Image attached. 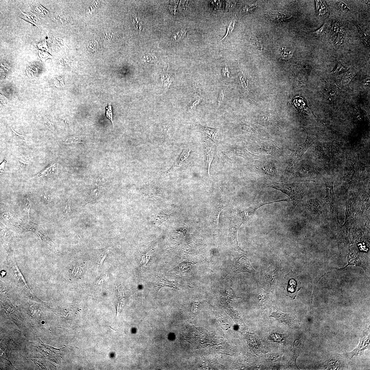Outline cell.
<instances>
[{
    "label": "cell",
    "mask_w": 370,
    "mask_h": 370,
    "mask_svg": "<svg viewBox=\"0 0 370 370\" xmlns=\"http://www.w3.org/2000/svg\"><path fill=\"white\" fill-rule=\"evenodd\" d=\"M264 183L266 187L276 189L289 196L293 202V208L301 201L304 196L303 186L300 184H285L267 179H265Z\"/></svg>",
    "instance_id": "cell-1"
},
{
    "label": "cell",
    "mask_w": 370,
    "mask_h": 370,
    "mask_svg": "<svg viewBox=\"0 0 370 370\" xmlns=\"http://www.w3.org/2000/svg\"><path fill=\"white\" fill-rule=\"evenodd\" d=\"M286 291L287 296L294 299L301 288V281L295 274L291 271L286 277Z\"/></svg>",
    "instance_id": "cell-2"
},
{
    "label": "cell",
    "mask_w": 370,
    "mask_h": 370,
    "mask_svg": "<svg viewBox=\"0 0 370 370\" xmlns=\"http://www.w3.org/2000/svg\"><path fill=\"white\" fill-rule=\"evenodd\" d=\"M244 254H239L234 258L232 267L234 272L255 273V271L250 264L248 259Z\"/></svg>",
    "instance_id": "cell-3"
},
{
    "label": "cell",
    "mask_w": 370,
    "mask_h": 370,
    "mask_svg": "<svg viewBox=\"0 0 370 370\" xmlns=\"http://www.w3.org/2000/svg\"><path fill=\"white\" fill-rule=\"evenodd\" d=\"M289 200V198L284 199L281 200L277 201L270 203H261L250 207L249 208L240 209L237 211L239 216L242 217L244 220L247 219L248 217H250L254 213L255 211L259 208L260 207L264 205L271 203L279 202L281 201H288Z\"/></svg>",
    "instance_id": "cell-4"
},
{
    "label": "cell",
    "mask_w": 370,
    "mask_h": 370,
    "mask_svg": "<svg viewBox=\"0 0 370 370\" xmlns=\"http://www.w3.org/2000/svg\"><path fill=\"white\" fill-rule=\"evenodd\" d=\"M325 185L327 187L326 198L330 204L331 211L333 213L338 214V203L334 192L333 183L327 182Z\"/></svg>",
    "instance_id": "cell-5"
},
{
    "label": "cell",
    "mask_w": 370,
    "mask_h": 370,
    "mask_svg": "<svg viewBox=\"0 0 370 370\" xmlns=\"http://www.w3.org/2000/svg\"><path fill=\"white\" fill-rule=\"evenodd\" d=\"M153 286L154 289L157 294L159 293L160 289L164 287L177 289V284L175 282L170 280L163 276L158 277Z\"/></svg>",
    "instance_id": "cell-6"
},
{
    "label": "cell",
    "mask_w": 370,
    "mask_h": 370,
    "mask_svg": "<svg viewBox=\"0 0 370 370\" xmlns=\"http://www.w3.org/2000/svg\"><path fill=\"white\" fill-rule=\"evenodd\" d=\"M229 154L232 155L241 156L244 158L250 159H256L260 157L250 153L244 147L235 146L228 149Z\"/></svg>",
    "instance_id": "cell-7"
},
{
    "label": "cell",
    "mask_w": 370,
    "mask_h": 370,
    "mask_svg": "<svg viewBox=\"0 0 370 370\" xmlns=\"http://www.w3.org/2000/svg\"><path fill=\"white\" fill-rule=\"evenodd\" d=\"M257 147L271 156H276L280 153V149L273 143L260 142L257 144Z\"/></svg>",
    "instance_id": "cell-8"
},
{
    "label": "cell",
    "mask_w": 370,
    "mask_h": 370,
    "mask_svg": "<svg viewBox=\"0 0 370 370\" xmlns=\"http://www.w3.org/2000/svg\"><path fill=\"white\" fill-rule=\"evenodd\" d=\"M258 171L264 174L271 176H275L277 173V170L275 165L272 163L268 162H259L256 165Z\"/></svg>",
    "instance_id": "cell-9"
},
{
    "label": "cell",
    "mask_w": 370,
    "mask_h": 370,
    "mask_svg": "<svg viewBox=\"0 0 370 370\" xmlns=\"http://www.w3.org/2000/svg\"><path fill=\"white\" fill-rule=\"evenodd\" d=\"M270 317L275 318L278 321L281 323H285L288 325L292 324L295 319L294 315L283 313L277 310V311L272 313Z\"/></svg>",
    "instance_id": "cell-10"
},
{
    "label": "cell",
    "mask_w": 370,
    "mask_h": 370,
    "mask_svg": "<svg viewBox=\"0 0 370 370\" xmlns=\"http://www.w3.org/2000/svg\"><path fill=\"white\" fill-rule=\"evenodd\" d=\"M267 17L270 20L280 21L290 18L292 16L291 12L285 11H272L269 13Z\"/></svg>",
    "instance_id": "cell-11"
},
{
    "label": "cell",
    "mask_w": 370,
    "mask_h": 370,
    "mask_svg": "<svg viewBox=\"0 0 370 370\" xmlns=\"http://www.w3.org/2000/svg\"><path fill=\"white\" fill-rule=\"evenodd\" d=\"M237 228V227H235L233 228L230 230V239L231 244L232 247L234 248V250H236L237 252L242 254H245L246 253V252L242 250L238 245Z\"/></svg>",
    "instance_id": "cell-12"
},
{
    "label": "cell",
    "mask_w": 370,
    "mask_h": 370,
    "mask_svg": "<svg viewBox=\"0 0 370 370\" xmlns=\"http://www.w3.org/2000/svg\"><path fill=\"white\" fill-rule=\"evenodd\" d=\"M191 151V149L190 148H186L183 149L182 153L180 155V156L178 157L177 159L176 160L175 163L173 164L172 167L170 168L167 172H170L172 171L178 169L179 168L182 164V163L185 161V160L187 158L189 155L190 152Z\"/></svg>",
    "instance_id": "cell-13"
},
{
    "label": "cell",
    "mask_w": 370,
    "mask_h": 370,
    "mask_svg": "<svg viewBox=\"0 0 370 370\" xmlns=\"http://www.w3.org/2000/svg\"><path fill=\"white\" fill-rule=\"evenodd\" d=\"M197 127L199 131L209 138L212 139H215L217 133V130L215 129L205 127L201 125H199Z\"/></svg>",
    "instance_id": "cell-14"
},
{
    "label": "cell",
    "mask_w": 370,
    "mask_h": 370,
    "mask_svg": "<svg viewBox=\"0 0 370 370\" xmlns=\"http://www.w3.org/2000/svg\"><path fill=\"white\" fill-rule=\"evenodd\" d=\"M101 186H97L94 188H93L90 193L89 196V202L94 201L96 199H98L103 195L104 192V190L102 188Z\"/></svg>",
    "instance_id": "cell-15"
},
{
    "label": "cell",
    "mask_w": 370,
    "mask_h": 370,
    "mask_svg": "<svg viewBox=\"0 0 370 370\" xmlns=\"http://www.w3.org/2000/svg\"><path fill=\"white\" fill-rule=\"evenodd\" d=\"M111 180V178L107 173L105 172H102L97 178V182L98 185L104 187H106L107 185H108V183Z\"/></svg>",
    "instance_id": "cell-16"
},
{
    "label": "cell",
    "mask_w": 370,
    "mask_h": 370,
    "mask_svg": "<svg viewBox=\"0 0 370 370\" xmlns=\"http://www.w3.org/2000/svg\"><path fill=\"white\" fill-rule=\"evenodd\" d=\"M161 82L162 86L165 90L169 89L173 81V77L166 73H164L161 75Z\"/></svg>",
    "instance_id": "cell-17"
},
{
    "label": "cell",
    "mask_w": 370,
    "mask_h": 370,
    "mask_svg": "<svg viewBox=\"0 0 370 370\" xmlns=\"http://www.w3.org/2000/svg\"><path fill=\"white\" fill-rule=\"evenodd\" d=\"M296 106L299 109L304 110L307 107V102L303 97L297 96L294 100Z\"/></svg>",
    "instance_id": "cell-18"
},
{
    "label": "cell",
    "mask_w": 370,
    "mask_h": 370,
    "mask_svg": "<svg viewBox=\"0 0 370 370\" xmlns=\"http://www.w3.org/2000/svg\"><path fill=\"white\" fill-rule=\"evenodd\" d=\"M82 139L79 136H72L64 139L63 143L66 145L83 143Z\"/></svg>",
    "instance_id": "cell-19"
},
{
    "label": "cell",
    "mask_w": 370,
    "mask_h": 370,
    "mask_svg": "<svg viewBox=\"0 0 370 370\" xmlns=\"http://www.w3.org/2000/svg\"><path fill=\"white\" fill-rule=\"evenodd\" d=\"M186 33L187 31L185 29H183L178 31L172 35L171 39L174 42L181 41L185 37Z\"/></svg>",
    "instance_id": "cell-20"
},
{
    "label": "cell",
    "mask_w": 370,
    "mask_h": 370,
    "mask_svg": "<svg viewBox=\"0 0 370 370\" xmlns=\"http://www.w3.org/2000/svg\"><path fill=\"white\" fill-rule=\"evenodd\" d=\"M208 146L206 150L208 162V170L209 174V168H210L211 162L213 159L215 150H214V146H213L211 145L210 146L208 145Z\"/></svg>",
    "instance_id": "cell-21"
},
{
    "label": "cell",
    "mask_w": 370,
    "mask_h": 370,
    "mask_svg": "<svg viewBox=\"0 0 370 370\" xmlns=\"http://www.w3.org/2000/svg\"><path fill=\"white\" fill-rule=\"evenodd\" d=\"M132 19V24L134 28L136 31H140L142 28V24L140 18L135 14H133Z\"/></svg>",
    "instance_id": "cell-22"
},
{
    "label": "cell",
    "mask_w": 370,
    "mask_h": 370,
    "mask_svg": "<svg viewBox=\"0 0 370 370\" xmlns=\"http://www.w3.org/2000/svg\"><path fill=\"white\" fill-rule=\"evenodd\" d=\"M348 71V68L343 65L341 62L339 61L336 68L332 72V74H338L344 73Z\"/></svg>",
    "instance_id": "cell-23"
},
{
    "label": "cell",
    "mask_w": 370,
    "mask_h": 370,
    "mask_svg": "<svg viewBox=\"0 0 370 370\" xmlns=\"http://www.w3.org/2000/svg\"><path fill=\"white\" fill-rule=\"evenodd\" d=\"M280 51L282 57L286 59L291 58L293 55V51L286 47L282 48Z\"/></svg>",
    "instance_id": "cell-24"
},
{
    "label": "cell",
    "mask_w": 370,
    "mask_h": 370,
    "mask_svg": "<svg viewBox=\"0 0 370 370\" xmlns=\"http://www.w3.org/2000/svg\"><path fill=\"white\" fill-rule=\"evenodd\" d=\"M235 24V20L233 18L231 20V22L230 23L228 27L227 28V30L226 35L224 37L222 38L221 41H224L228 37V36L231 34L234 29Z\"/></svg>",
    "instance_id": "cell-25"
},
{
    "label": "cell",
    "mask_w": 370,
    "mask_h": 370,
    "mask_svg": "<svg viewBox=\"0 0 370 370\" xmlns=\"http://www.w3.org/2000/svg\"><path fill=\"white\" fill-rule=\"evenodd\" d=\"M316 10L320 15H323L326 14V13L327 12V9L324 5H323L322 2L319 1H316Z\"/></svg>",
    "instance_id": "cell-26"
},
{
    "label": "cell",
    "mask_w": 370,
    "mask_h": 370,
    "mask_svg": "<svg viewBox=\"0 0 370 370\" xmlns=\"http://www.w3.org/2000/svg\"><path fill=\"white\" fill-rule=\"evenodd\" d=\"M191 267L189 263H183L181 264L177 267L175 268V271L177 272L178 273H183L184 272L187 271Z\"/></svg>",
    "instance_id": "cell-27"
},
{
    "label": "cell",
    "mask_w": 370,
    "mask_h": 370,
    "mask_svg": "<svg viewBox=\"0 0 370 370\" xmlns=\"http://www.w3.org/2000/svg\"><path fill=\"white\" fill-rule=\"evenodd\" d=\"M332 30L334 33L337 36L339 35H343L344 30L341 25L339 23H335L333 25Z\"/></svg>",
    "instance_id": "cell-28"
},
{
    "label": "cell",
    "mask_w": 370,
    "mask_h": 370,
    "mask_svg": "<svg viewBox=\"0 0 370 370\" xmlns=\"http://www.w3.org/2000/svg\"><path fill=\"white\" fill-rule=\"evenodd\" d=\"M358 30L359 31V34H360V37L362 39V40H363L364 42L365 43L366 45H367V46H369V45H370L369 36H368V35H367L366 34V33L364 32H363V31H362L361 29H361H360V28H358Z\"/></svg>",
    "instance_id": "cell-29"
},
{
    "label": "cell",
    "mask_w": 370,
    "mask_h": 370,
    "mask_svg": "<svg viewBox=\"0 0 370 370\" xmlns=\"http://www.w3.org/2000/svg\"><path fill=\"white\" fill-rule=\"evenodd\" d=\"M106 116L112 122L113 127V111L112 110V106H111V103H108V106L106 108Z\"/></svg>",
    "instance_id": "cell-30"
},
{
    "label": "cell",
    "mask_w": 370,
    "mask_h": 370,
    "mask_svg": "<svg viewBox=\"0 0 370 370\" xmlns=\"http://www.w3.org/2000/svg\"><path fill=\"white\" fill-rule=\"evenodd\" d=\"M236 4V2L234 1H226V7L225 9V11L226 13H229L232 11L233 9Z\"/></svg>",
    "instance_id": "cell-31"
},
{
    "label": "cell",
    "mask_w": 370,
    "mask_h": 370,
    "mask_svg": "<svg viewBox=\"0 0 370 370\" xmlns=\"http://www.w3.org/2000/svg\"><path fill=\"white\" fill-rule=\"evenodd\" d=\"M29 165V161L24 159H20L19 160L18 165L21 170L26 169Z\"/></svg>",
    "instance_id": "cell-32"
},
{
    "label": "cell",
    "mask_w": 370,
    "mask_h": 370,
    "mask_svg": "<svg viewBox=\"0 0 370 370\" xmlns=\"http://www.w3.org/2000/svg\"><path fill=\"white\" fill-rule=\"evenodd\" d=\"M88 50H89L90 51L93 53L95 52L96 51L98 50V44L96 41H95L94 42H92L89 43V45H88Z\"/></svg>",
    "instance_id": "cell-33"
},
{
    "label": "cell",
    "mask_w": 370,
    "mask_h": 370,
    "mask_svg": "<svg viewBox=\"0 0 370 370\" xmlns=\"http://www.w3.org/2000/svg\"><path fill=\"white\" fill-rule=\"evenodd\" d=\"M257 6V3L255 2L253 4L245 5L243 7V10L244 12H247L255 8Z\"/></svg>",
    "instance_id": "cell-34"
},
{
    "label": "cell",
    "mask_w": 370,
    "mask_h": 370,
    "mask_svg": "<svg viewBox=\"0 0 370 370\" xmlns=\"http://www.w3.org/2000/svg\"><path fill=\"white\" fill-rule=\"evenodd\" d=\"M222 2L221 1H212L211 3V8L214 10L219 9L221 6Z\"/></svg>",
    "instance_id": "cell-35"
},
{
    "label": "cell",
    "mask_w": 370,
    "mask_h": 370,
    "mask_svg": "<svg viewBox=\"0 0 370 370\" xmlns=\"http://www.w3.org/2000/svg\"><path fill=\"white\" fill-rule=\"evenodd\" d=\"M224 98V95L223 90H221L219 95V96L217 101V105L218 107L220 106L223 102Z\"/></svg>",
    "instance_id": "cell-36"
},
{
    "label": "cell",
    "mask_w": 370,
    "mask_h": 370,
    "mask_svg": "<svg viewBox=\"0 0 370 370\" xmlns=\"http://www.w3.org/2000/svg\"><path fill=\"white\" fill-rule=\"evenodd\" d=\"M339 7L343 12H348L351 10L349 8L347 5L344 2H341L339 4Z\"/></svg>",
    "instance_id": "cell-37"
},
{
    "label": "cell",
    "mask_w": 370,
    "mask_h": 370,
    "mask_svg": "<svg viewBox=\"0 0 370 370\" xmlns=\"http://www.w3.org/2000/svg\"><path fill=\"white\" fill-rule=\"evenodd\" d=\"M20 11H21V14L23 16L22 17H21L22 18L24 19L25 20L27 21L32 23V24H33L34 25H35L36 26L38 27V25H36L34 22L32 21V20L29 17V16L28 17V15L27 14L24 13H23L21 11V10H20Z\"/></svg>",
    "instance_id": "cell-38"
},
{
    "label": "cell",
    "mask_w": 370,
    "mask_h": 370,
    "mask_svg": "<svg viewBox=\"0 0 370 370\" xmlns=\"http://www.w3.org/2000/svg\"><path fill=\"white\" fill-rule=\"evenodd\" d=\"M344 38L343 35H339L336 38L335 43L336 44L340 45L343 42Z\"/></svg>",
    "instance_id": "cell-39"
},
{
    "label": "cell",
    "mask_w": 370,
    "mask_h": 370,
    "mask_svg": "<svg viewBox=\"0 0 370 370\" xmlns=\"http://www.w3.org/2000/svg\"><path fill=\"white\" fill-rule=\"evenodd\" d=\"M200 99H198H198L195 100V101L193 102L192 103V104L191 105V106H190V110L195 109L196 107H197V106L198 105L199 103H200Z\"/></svg>",
    "instance_id": "cell-40"
},
{
    "label": "cell",
    "mask_w": 370,
    "mask_h": 370,
    "mask_svg": "<svg viewBox=\"0 0 370 370\" xmlns=\"http://www.w3.org/2000/svg\"><path fill=\"white\" fill-rule=\"evenodd\" d=\"M65 209L66 211V214L67 215L69 216L70 213L71 211V203L70 201L69 200H68V201L67 202Z\"/></svg>",
    "instance_id": "cell-41"
},
{
    "label": "cell",
    "mask_w": 370,
    "mask_h": 370,
    "mask_svg": "<svg viewBox=\"0 0 370 370\" xmlns=\"http://www.w3.org/2000/svg\"><path fill=\"white\" fill-rule=\"evenodd\" d=\"M11 128L12 131L13 132V133H14V135L15 136H16L17 137V138H18L21 139H22V140H25L26 138H25V136H24L21 135V134H20L18 133H17L16 132H15L13 130V129H12L11 127Z\"/></svg>",
    "instance_id": "cell-42"
},
{
    "label": "cell",
    "mask_w": 370,
    "mask_h": 370,
    "mask_svg": "<svg viewBox=\"0 0 370 370\" xmlns=\"http://www.w3.org/2000/svg\"><path fill=\"white\" fill-rule=\"evenodd\" d=\"M272 338H273V339L276 341H282L283 340L281 336L276 333L273 334V336H272Z\"/></svg>",
    "instance_id": "cell-43"
},
{
    "label": "cell",
    "mask_w": 370,
    "mask_h": 370,
    "mask_svg": "<svg viewBox=\"0 0 370 370\" xmlns=\"http://www.w3.org/2000/svg\"><path fill=\"white\" fill-rule=\"evenodd\" d=\"M325 27V24H324V25H323L319 29L316 31L314 32V34L317 35H319V34H321L323 32V31L324 30Z\"/></svg>",
    "instance_id": "cell-44"
},
{
    "label": "cell",
    "mask_w": 370,
    "mask_h": 370,
    "mask_svg": "<svg viewBox=\"0 0 370 370\" xmlns=\"http://www.w3.org/2000/svg\"><path fill=\"white\" fill-rule=\"evenodd\" d=\"M222 74L224 77H228L229 73L228 69L227 67H224L222 70Z\"/></svg>",
    "instance_id": "cell-45"
},
{
    "label": "cell",
    "mask_w": 370,
    "mask_h": 370,
    "mask_svg": "<svg viewBox=\"0 0 370 370\" xmlns=\"http://www.w3.org/2000/svg\"><path fill=\"white\" fill-rule=\"evenodd\" d=\"M45 118L46 119V124H47V125H48V126L49 127H50V129H51V130L52 131V132H54V128L53 127V126H52V125L51 124V122H50V120H48V119H47V118H45Z\"/></svg>",
    "instance_id": "cell-46"
},
{
    "label": "cell",
    "mask_w": 370,
    "mask_h": 370,
    "mask_svg": "<svg viewBox=\"0 0 370 370\" xmlns=\"http://www.w3.org/2000/svg\"><path fill=\"white\" fill-rule=\"evenodd\" d=\"M6 160H4L3 162H2L1 165V174H2V173H4V170L5 165H6Z\"/></svg>",
    "instance_id": "cell-47"
},
{
    "label": "cell",
    "mask_w": 370,
    "mask_h": 370,
    "mask_svg": "<svg viewBox=\"0 0 370 370\" xmlns=\"http://www.w3.org/2000/svg\"><path fill=\"white\" fill-rule=\"evenodd\" d=\"M366 3L368 5V6L370 7V1H365Z\"/></svg>",
    "instance_id": "cell-48"
}]
</instances>
